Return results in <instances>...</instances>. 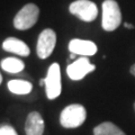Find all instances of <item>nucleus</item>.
Masks as SVG:
<instances>
[{
    "label": "nucleus",
    "mask_w": 135,
    "mask_h": 135,
    "mask_svg": "<svg viewBox=\"0 0 135 135\" xmlns=\"http://www.w3.org/2000/svg\"><path fill=\"white\" fill-rule=\"evenodd\" d=\"M87 118V112L82 105L72 104L66 106L60 115V123L64 128H75L81 126Z\"/></svg>",
    "instance_id": "obj_1"
},
{
    "label": "nucleus",
    "mask_w": 135,
    "mask_h": 135,
    "mask_svg": "<svg viewBox=\"0 0 135 135\" xmlns=\"http://www.w3.org/2000/svg\"><path fill=\"white\" fill-rule=\"evenodd\" d=\"M122 23V12L115 0H105L103 2V19L101 25L107 32H113Z\"/></svg>",
    "instance_id": "obj_2"
},
{
    "label": "nucleus",
    "mask_w": 135,
    "mask_h": 135,
    "mask_svg": "<svg viewBox=\"0 0 135 135\" xmlns=\"http://www.w3.org/2000/svg\"><path fill=\"white\" fill-rule=\"evenodd\" d=\"M40 16L38 7L34 3H27L20 9L14 18V26L19 31H26L36 24Z\"/></svg>",
    "instance_id": "obj_3"
},
{
    "label": "nucleus",
    "mask_w": 135,
    "mask_h": 135,
    "mask_svg": "<svg viewBox=\"0 0 135 135\" xmlns=\"http://www.w3.org/2000/svg\"><path fill=\"white\" fill-rule=\"evenodd\" d=\"M43 81L46 88V96L49 99H55L61 95V68L57 63H52L50 65L47 75L45 79H43Z\"/></svg>",
    "instance_id": "obj_4"
},
{
    "label": "nucleus",
    "mask_w": 135,
    "mask_h": 135,
    "mask_svg": "<svg viewBox=\"0 0 135 135\" xmlns=\"http://www.w3.org/2000/svg\"><path fill=\"white\" fill-rule=\"evenodd\" d=\"M69 11L83 22H94L98 16V7L90 0H75L69 6Z\"/></svg>",
    "instance_id": "obj_5"
},
{
    "label": "nucleus",
    "mask_w": 135,
    "mask_h": 135,
    "mask_svg": "<svg viewBox=\"0 0 135 135\" xmlns=\"http://www.w3.org/2000/svg\"><path fill=\"white\" fill-rule=\"evenodd\" d=\"M56 44V34L53 29L46 28L40 34L36 52L40 59H47L52 54Z\"/></svg>",
    "instance_id": "obj_6"
},
{
    "label": "nucleus",
    "mask_w": 135,
    "mask_h": 135,
    "mask_svg": "<svg viewBox=\"0 0 135 135\" xmlns=\"http://www.w3.org/2000/svg\"><path fill=\"white\" fill-rule=\"evenodd\" d=\"M96 69L94 64H91L89 59L87 56L79 57L78 60L72 62L70 65L66 68V74L71 80L73 81H79V80L83 79L88 73L92 72Z\"/></svg>",
    "instance_id": "obj_7"
},
{
    "label": "nucleus",
    "mask_w": 135,
    "mask_h": 135,
    "mask_svg": "<svg viewBox=\"0 0 135 135\" xmlns=\"http://www.w3.org/2000/svg\"><path fill=\"white\" fill-rule=\"evenodd\" d=\"M69 51L75 55H82V56H91L95 55L98 51L97 45L91 41L88 40H79L73 38L69 43Z\"/></svg>",
    "instance_id": "obj_8"
},
{
    "label": "nucleus",
    "mask_w": 135,
    "mask_h": 135,
    "mask_svg": "<svg viewBox=\"0 0 135 135\" xmlns=\"http://www.w3.org/2000/svg\"><path fill=\"white\" fill-rule=\"evenodd\" d=\"M26 135H43L44 133V120L40 113L32 112L28 114L25 123Z\"/></svg>",
    "instance_id": "obj_9"
},
{
    "label": "nucleus",
    "mask_w": 135,
    "mask_h": 135,
    "mask_svg": "<svg viewBox=\"0 0 135 135\" xmlns=\"http://www.w3.org/2000/svg\"><path fill=\"white\" fill-rule=\"evenodd\" d=\"M2 49L6 52L18 54L20 56H28L29 53H31L28 45L25 42L20 41L18 38H15V37H8V38L3 41Z\"/></svg>",
    "instance_id": "obj_10"
},
{
    "label": "nucleus",
    "mask_w": 135,
    "mask_h": 135,
    "mask_svg": "<svg viewBox=\"0 0 135 135\" xmlns=\"http://www.w3.org/2000/svg\"><path fill=\"white\" fill-rule=\"evenodd\" d=\"M32 83L26 80L14 79L8 82V89L15 95H27L32 91Z\"/></svg>",
    "instance_id": "obj_11"
},
{
    "label": "nucleus",
    "mask_w": 135,
    "mask_h": 135,
    "mask_svg": "<svg viewBox=\"0 0 135 135\" xmlns=\"http://www.w3.org/2000/svg\"><path fill=\"white\" fill-rule=\"evenodd\" d=\"M1 68L8 73H19L25 69V64L22 60L16 57H6L1 61Z\"/></svg>",
    "instance_id": "obj_12"
},
{
    "label": "nucleus",
    "mask_w": 135,
    "mask_h": 135,
    "mask_svg": "<svg viewBox=\"0 0 135 135\" xmlns=\"http://www.w3.org/2000/svg\"><path fill=\"white\" fill-rule=\"evenodd\" d=\"M95 135H125V133L119 127L110 122H105L94 128Z\"/></svg>",
    "instance_id": "obj_13"
},
{
    "label": "nucleus",
    "mask_w": 135,
    "mask_h": 135,
    "mask_svg": "<svg viewBox=\"0 0 135 135\" xmlns=\"http://www.w3.org/2000/svg\"><path fill=\"white\" fill-rule=\"evenodd\" d=\"M0 135H18L15 128L8 124L0 125Z\"/></svg>",
    "instance_id": "obj_14"
},
{
    "label": "nucleus",
    "mask_w": 135,
    "mask_h": 135,
    "mask_svg": "<svg viewBox=\"0 0 135 135\" xmlns=\"http://www.w3.org/2000/svg\"><path fill=\"white\" fill-rule=\"evenodd\" d=\"M124 26H125L126 28H128V29H133V28H134L133 25H132V24H128V23H125V24H124Z\"/></svg>",
    "instance_id": "obj_15"
},
{
    "label": "nucleus",
    "mask_w": 135,
    "mask_h": 135,
    "mask_svg": "<svg viewBox=\"0 0 135 135\" xmlns=\"http://www.w3.org/2000/svg\"><path fill=\"white\" fill-rule=\"evenodd\" d=\"M131 73H132L133 75H135V63L132 65V68H131Z\"/></svg>",
    "instance_id": "obj_16"
},
{
    "label": "nucleus",
    "mask_w": 135,
    "mask_h": 135,
    "mask_svg": "<svg viewBox=\"0 0 135 135\" xmlns=\"http://www.w3.org/2000/svg\"><path fill=\"white\" fill-rule=\"evenodd\" d=\"M1 82H2V75L0 73V84H1Z\"/></svg>",
    "instance_id": "obj_17"
},
{
    "label": "nucleus",
    "mask_w": 135,
    "mask_h": 135,
    "mask_svg": "<svg viewBox=\"0 0 135 135\" xmlns=\"http://www.w3.org/2000/svg\"><path fill=\"white\" fill-rule=\"evenodd\" d=\"M134 109H135V104H134Z\"/></svg>",
    "instance_id": "obj_18"
}]
</instances>
